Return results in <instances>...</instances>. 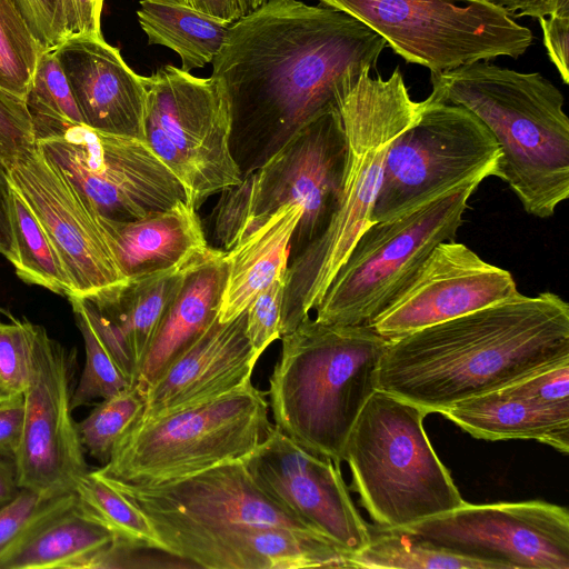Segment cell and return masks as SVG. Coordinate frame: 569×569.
I'll use <instances>...</instances> for the list:
<instances>
[{"instance_id":"cell-47","label":"cell","mask_w":569,"mask_h":569,"mask_svg":"<svg viewBox=\"0 0 569 569\" xmlns=\"http://www.w3.org/2000/svg\"><path fill=\"white\" fill-rule=\"evenodd\" d=\"M20 491L16 463L0 458V508L9 503Z\"/></svg>"},{"instance_id":"cell-17","label":"cell","mask_w":569,"mask_h":569,"mask_svg":"<svg viewBox=\"0 0 569 569\" xmlns=\"http://www.w3.org/2000/svg\"><path fill=\"white\" fill-rule=\"evenodd\" d=\"M11 187L56 248L73 296L87 297L127 280L98 213L36 144L8 168ZM71 297V298H72Z\"/></svg>"},{"instance_id":"cell-7","label":"cell","mask_w":569,"mask_h":569,"mask_svg":"<svg viewBox=\"0 0 569 569\" xmlns=\"http://www.w3.org/2000/svg\"><path fill=\"white\" fill-rule=\"evenodd\" d=\"M267 392L251 381L171 413L137 420L109 461L93 472L131 485H157L204 471L252 452L274 425Z\"/></svg>"},{"instance_id":"cell-22","label":"cell","mask_w":569,"mask_h":569,"mask_svg":"<svg viewBox=\"0 0 569 569\" xmlns=\"http://www.w3.org/2000/svg\"><path fill=\"white\" fill-rule=\"evenodd\" d=\"M82 123L146 140V77L136 73L102 36L73 34L52 48Z\"/></svg>"},{"instance_id":"cell-39","label":"cell","mask_w":569,"mask_h":569,"mask_svg":"<svg viewBox=\"0 0 569 569\" xmlns=\"http://www.w3.org/2000/svg\"><path fill=\"white\" fill-rule=\"evenodd\" d=\"M33 146L32 119L26 102L0 90V161L9 168Z\"/></svg>"},{"instance_id":"cell-2","label":"cell","mask_w":569,"mask_h":569,"mask_svg":"<svg viewBox=\"0 0 569 569\" xmlns=\"http://www.w3.org/2000/svg\"><path fill=\"white\" fill-rule=\"evenodd\" d=\"M569 360V305L543 291L389 339L377 390L428 413Z\"/></svg>"},{"instance_id":"cell-38","label":"cell","mask_w":569,"mask_h":569,"mask_svg":"<svg viewBox=\"0 0 569 569\" xmlns=\"http://www.w3.org/2000/svg\"><path fill=\"white\" fill-rule=\"evenodd\" d=\"M30 329L28 320L0 322V382L11 395L23 393L28 385Z\"/></svg>"},{"instance_id":"cell-36","label":"cell","mask_w":569,"mask_h":569,"mask_svg":"<svg viewBox=\"0 0 569 569\" xmlns=\"http://www.w3.org/2000/svg\"><path fill=\"white\" fill-rule=\"evenodd\" d=\"M24 102L30 113L82 123L70 84L53 49L41 52Z\"/></svg>"},{"instance_id":"cell-42","label":"cell","mask_w":569,"mask_h":569,"mask_svg":"<svg viewBox=\"0 0 569 569\" xmlns=\"http://www.w3.org/2000/svg\"><path fill=\"white\" fill-rule=\"evenodd\" d=\"M538 21L547 54L558 70L562 82L568 84L569 14H551Z\"/></svg>"},{"instance_id":"cell-51","label":"cell","mask_w":569,"mask_h":569,"mask_svg":"<svg viewBox=\"0 0 569 569\" xmlns=\"http://www.w3.org/2000/svg\"><path fill=\"white\" fill-rule=\"evenodd\" d=\"M1 401V400H0Z\"/></svg>"},{"instance_id":"cell-43","label":"cell","mask_w":569,"mask_h":569,"mask_svg":"<svg viewBox=\"0 0 569 569\" xmlns=\"http://www.w3.org/2000/svg\"><path fill=\"white\" fill-rule=\"evenodd\" d=\"M23 420V393L0 401V458L14 461L22 438Z\"/></svg>"},{"instance_id":"cell-50","label":"cell","mask_w":569,"mask_h":569,"mask_svg":"<svg viewBox=\"0 0 569 569\" xmlns=\"http://www.w3.org/2000/svg\"><path fill=\"white\" fill-rule=\"evenodd\" d=\"M0 312L8 316L11 319V321L16 319L14 317L11 316V313L8 310L3 309L2 307H0Z\"/></svg>"},{"instance_id":"cell-14","label":"cell","mask_w":569,"mask_h":569,"mask_svg":"<svg viewBox=\"0 0 569 569\" xmlns=\"http://www.w3.org/2000/svg\"><path fill=\"white\" fill-rule=\"evenodd\" d=\"M98 477L143 512L167 553L174 557L191 545L241 529L282 528L321 536L270 499L242 459L148 486Z\"/></svg>"},{"instance_id":"cell-1","label":"cell","mask_w":569,"mask_h":569,"mask_svg":"<svg viewBox=\"0 0 569 569\" xmlns=\"http://www.w3.org/2000/svg\"><path fill=\"white\" fill-rule=\"evenodd\" d=\"M387 47L358 19L300 0H268L234 21L211 77L230 102L231 151L242 178L337 109L347 78L375 69Z\"/></svg>"},{"instance_id":"cell-28","label":"cell","mask_w":569,"mask_h":569,"mask_svg":"<svg viewBox=\"0 0 569 569\" xmlns=\"http://www.w3.org/2000/svg\"><path fill=\"white\" fill-rule=\"evenodd\" d=\"M139 4L137 17L148 43L174 51L186 72L213 61L232 24L193 9L184 0H140Z\"/></svg>"},{"instance_id":"cell-9","label":"cell","mask_w":569,"mask_h":569,"mask_svg":"<svg viewBox=\"0 0 569 569\" xmlns=\"http://www.w3.org/2000/svg\"><path fill=\"white\" fill-rule=\"evenodd\" d=\"M481 182L470 181L399 218L371 223L313 309L315 320L371 328L430 252L455 240Z\"/></svg>"},{"instance_id":"cell-48","label":"cell","mask_w":569,"mask_h":569,"mask_svg":"<svg viewBox=\"0 0 569 569\" xmlns=\"http://www.w3.org/2000/svg\"><path fill=\"white\" fill-rule=\"evenodd\" d=\"M238 1L240 4L242 14L244 16V14L256 10L257 8H259L261 4H263L268 0H238Z\"/></svg>"},{"instance_id":"cell-49","label":"cell","mask_w":569,"mask_h":569,"mask_svg":"<svg viewBox=\"0 0 569 569\" xmlns=\"http://www.w3.org/2000/svg\"><path fill=\"white\" fill-rule=\"evenodd\" d=\"M10 396H12V395H11L10 392H8V391L3 388V386L1 385V382H0V400H3V399H6V398H8V397H10Z\"/></svg>"},{"instance_id":"cell-11","label":"cell","mask_w":569,"mask_h":569,"mask_svg":"<svg viewBox=\"0 0 569 569\" xmlns=\"http://www.w3.org/2000/svg\"><path fill=\"white\" fill-rule=\"evenodd\" d=\"M30 114L36 147L100 216L134 220L188 202L180 180L146 140Z\"/></svg>"},{"instance_id":"cell-21","label":"cell","mask_w":569,"mask_h":569,"mask_svg":"<svg viewBox=\"0 0 569 569\" xmlns=\"http://www.w3.org/2000/svg\"><path fill=\"white\" fill-rule=\"evenodd\" d=\"M247 311L208 328L147 387L138 420L212 400L251 381L258 361L246 333Z\"/></svg>"},{"instance_id":"cell-26","label":"cell","mask_w":569,"mask_h":569,"mask_svg":"<svg viewBox=\"0 0 569 569\" xmlns=\"http://www.w3.org/2000/svg\"><path fill=\"white\" fill-rule=\"evenodd\" d=\"M302 213L299 203L283 204L224 251L227 276L218 311L220 322L246 311L259 292L287 272Z\"/></svg>"},{"instance_id":"cell-29","label":"cell","mask_w":569,"mask_h":569,"mask_svg":"<svg viewBox=\"0 0 569 569\" xmlns=\"http://www.w3.org/2000/svg\"><path fill=\"white\" fill-rule=\"evenodd\" d=\"M350 568L500 569L493 562L433 545L409 530L385 528L371 533L368 545L351 555Z\"/></svg>"},{"instance_id":"cell-37","label":"cell","mask_w":569,"mask_h":569,"mask_svg":"<svg viewBox=\"0 0 569 569\" xmlns=\"http://www.w3.org/2000/svg\"><path fill=\"white\" fill-rule=\"evenodd\" d=\"M286 282L287 272L259 292L246 310V333L258 359L273 341L281 338Z\"/></svg>"},{"instance_id":"cell-45","label":"cell","mask_w":569,"mask_h":569,"mask_svg":"<svg viewBox=\"0 0 569 569\" xmlns=\"http://www.w3.org/2000/svg\"><path fill=\"white\" fill-rule=\"evenodd\" d=\"M11 190L8 168L0 161V253L8 260L13 256V236L10 213Z\"/></svg>"},{"instance_id":"cell-8","label":"cell","mask_w":569,"mask_h":569,"mask_svg":"<svg viewBox=\"0 0 569 569\" xmlns=\"http://www.w3.org/2000/svg\"><path fill=\"white\" fill-rule=\"evenodd\" d=\"M347 146L338 108L312 119L242 181L223 190L213 210L214 239L224 250L287 203L303 213L293 256L318 238L337 209Z\"/></svg>"},{"instance_id":"cell-35","label":"cell","mask_w":569,"mask_h":569,"mask_svg":"<svg viewBox=\"0 0 569 569\" xmlns=\"http://www.w3.org/2000/svg\"><path fill=\"white\" fill-rule=\"evenodd\" d=\"M76 493L46 496L20 488L19 493L0 508V558L23 540L42 521L70 506Z\"/></svg>"},{"instance_id":"cell-30","label":"cell","mask_w":569,"mask_h":569,"mask_svg":"<svg viewBox=\"0 0 569 569\" xmlns=\"http://www.w3.org/2000/svg\"><path fill=\"white\" fill-rule=\"evenodd\" d=\"M10 213L13 256L9 261L17 276L29 284L71 298L72 286L56 248L30 207L13 188Z\"/></svg>"},{"instance_id":"cell-3","label":"cell","mask_w":569,"mask_h":569,"mask_svg":"<svg viewBox=\"0 0 569 569\" xmlns=\"http://www.w3.org/2000/svg\"><path fill=\"white\" fill-rule=\"evenodd\" d=\"M421 107L398 67L387 79L372 77L369 69L347 78L338 102L347 146L340 199L321 234L289 260L281 336L309 317L360 234L373 223L389 147Z\"/></svg>"},{"instance_id":"cell-41","label":"cell","mask_w":569,"mask_h":569,"mask_svg":"<svg viewBox=\"0 0 569 569\" xmlns=\"http://www.w3.org/2000/svg\"><path fill=\"white\" fill-rule=\"evenodd\" d=\"M13 1L46 49H52L61 42L58 26V0Z\"/></svg>"},{"instance_id":"cell-44","label":"cell","mask_w":569,"mask_h":569,"mask_svg":"<svg viewBox=\"0 0 569 569\" xmlns=\"http://www.w3.org/2000/svg\"><path fill=\"white\" fill-rule=\"evenodd\" d=\"M513 19L530 17L541 19L551 14H569V0H485Z\"/></svg>"},{"instance_id":"cell-20","label":"cell","mask_w":569,"mask_h":569,"mask_svg":"<svg viewBox=\"0 0 569 569\" xmlns=\"http://www.w3.org/2000/svg\"><path fill=\"white\" fill-rule=\"evenodd\" d=\"M483 440L532 439L569 452V360L441 412Z\"/></svg>"},{"instance_id":"cell-34","label":"cell","mask_w":569,"mask_h":569,"mask_svg":"<svg viewBox=\"0 0 569 569\" xmlns=\"http://www.w3.org/2000/svg\"><path fill=\"white\" fill-rule=\"evenodd\" d=\"M144 399L136 386L102 399L78 423L81 443L89 455L106 465L122 435L140 418Z\"/></svg>"},{"instance_id":"cell-15","label":"cell","mask_w":569,"mask_h":569,"mask_svg":"<svg viewBox=\"0 0 569 569\" xmlns=\"http://www.w3.org/2000/svg\"><path fill=\"white\" fill-rule=\"evenodd\" d=\"M74 369V355L31 323L23 431L14 458L20 488L46 496L72 492L88 472L72 417Z\"/></svg>"},{"instance_id":"cell-33","label":"cell","mask_w":569,"mask_h":569,"mask_svg":"<svg viewBox=\"0 0 569 569\" xmlns=\"http://www.w3.org/2000/svg\"><path fill=\"white\" fill-rule=\"evenodd\" d=\"M46 48L13 0H0V90L26 100Z\"/></svg>"},{"instance_id":"cell-13","label":"cell","mask_w":569,"mask_h":569,"mask_svg":"<svg viewBox=\"0 0 569 569\" xmlns=\"http://www.w3.org/2000/svg\"><path fill=\"white\" fill-rule=\"evenodd\" d=\"M501 150L461 106L428 96L417 119L390 144L372 222L399 218L470 181L497 177Z\"/></svg>"},{"instance_id":"cell-18","label":"cell","mask_w":569,"mask_h":569,"mask_svg":"<svg viewBox=\"0 0 569 569\" xmlns=\"http://www.w3.org/2000/svg\"><path fill=\"white\" fill-rule=\"evenodd\" d=\"M242 460L270 499L340 549L353 555L370 541L340 465L329 457L303 449L273 427Z\"/></svg>"},{"instance_id":"cell-40","label":"cell","mask_w":569,"mask_h":569,"mask_svg":"<svg viewBox=\"0 0 569 569\" xmlns=\"http://www.w3.org/2000/svg\"><path fill=\"white\" fill-rule=\"evenodd\" d=\"M103 0H58V26L61 41L73 34L102 36Z\"/></svg>"},{"instance_id":"cell-4","label":"cell","mask_w":569,"mask_h":569,"mask_svg":"<svg viewBox=\"0 0 569 569\" xmlns=\"http://www.w3.org/2000/svg\"><path fill=\"white\" fill-rule=\"evenodd\" d=\"M430 97L472 112L500 150L497 178L523 210L546 219L569 197V119L565 97L539 72L475 61L430 73Z\"/></svg>"},{"instance_id":"cell-27","label":"cell","mask_w":569,"mask_h":569,"mask_svg":"<svg viewBox=\"0 0 569 569\" xmlns=\"http://www.w3.org/2000/svg\"><path fill=\"white\" fill-rule=\"evenodd\" d=\"M114 536L78 501L53 513L0 558V569L108 568Z\"/></svg>"},{"instance_id":"cell-23","label":"cell","mask_w":569,"mask_h":569,"mask_svg":"<svg viewBox=\"0 0 569 569\" xmlns=\"http://www.w3.org/2000/svg\"><path fill=\"white\" fill-rule=\"evenodd\" d=\"M192 258L181 266L128 278L119 284L81 297L133 386Z\"/></svg>"},{"instance_id":"cell-31","label":"cell","mask_w":569,"mask_h":569,"mask_svg":"<svg viewBox=\"0 0 569 569\" xmlns=\"http://www.w3.org/2000/svg\"><path fill=\"white\" fill-rule=\"evenodd\" d=\"M73 492L79 507L107 528L120 548L128 551L152 549L167 553L143 512L93 471L78 479Z\"/></svg>"},{"instance_id":"cell-5","label":"cell","mask_w":569,"mask_h":569,"mask_svg":"<svg viewBox=\"0 0 569 569\" xmlns=\"http://www.w3.org/2000/svg\"><path fill=\"white\" fill-rule=\"evenodd\" d=\"M280 339L267 392L273 425L340 465L352 426L377 390L389 339L370 327L326 325L310 316Z\"/></svg>"},{"instance_id":"cell-25","label":"cell","mask_w":569,"mask_h":569,"mask_svg":"<svg viewBox=\"0 0 569 569\" xmlns=\"http://www.w3.org/2000/svg\"><path fill=\"white\" fill-rule=\"evenodd\" d=\"M98 220L127 279L181 266L209 246L187 201L134 220Z\"/></svg>"},{"instance_id":"cell-19","label":"cell","mask_w":569,"mask_h":569,"mask_svg":"<svg viewBox=\"0 0 569 569\" xmlns=\"http://www.w3.org/2000/svg\"><path fill=\"white\" fill-rule=\"evenodd\" d=\"M511 273L463 243H439L371 323L393 339L502 302L518 293Z\"/></svg>"},{"instance_id":"cell-10","label":"cell","mask_w":569,"mask_h":569,"mask_svg":"<svg viewBox=\"0 0 569 569\" xmlns=\"http://www.w3.org/2000/svg\"><path fill=\"white\" fill-rule=\"evenodd\" d=\"M369 27L408 63L442 72L499 57L517 59L530 29L485 0H318Z\"/></svg>"},{"instance_id":"cell-46","label":"cell","mask_w":569,"mask_h":569,"mask_svg":"<svg viewBox=\"0 0 569 569\" xmlns=\"http://www.w3.org/2000/svg\"><path fill=\"white\" fill-rule=\"evenodd\" d=\"M193 9L233 23L243 14L238 0H184Z\"/></svg>"},{"instance_id":"cell-6","label":"cell","mask_w":569,"mask_h":569,"mask_svg":"<svg viewBox=\"0 0 569 569\" xmlns=\"http://www.w3.org/2000/svg\"><path fill=\"white\" fill-rule=\"evenodd\" d=\"M428 412L376 390L347 438L343 461L375 522L400 529L448 512L463 499L423 428Z\"/></svg>"},{"instance_id":"cell-32","label":"cell","mask_w":569,"mask_h":569,"mask_svg":"<svg viewBox=\"0 0 569 569\" xmlns=\"http://www.w3.org/2000/svg\"><path fill=\"white\" fill-rule=\"evenodd\" d=\"M69 301L86 350L84 367L71 400L72 409H76L96 399L109 398L133 385L82 299L72 297Z\"/></svg>"},{"instance_id":"cell-16","label":"cell","mask_w":569,"mask_h":569,"mask_svg":"<svg viewBox=\"0 0 569 569\" xmlns=\"http://www.w3.org/2000/svg\"><path fill=\"white\" fill-rule=\"evenodd\" d=\"M500 569H569V513L541 500L459 507L406 528Z\"/></svg>"},{"instance_id":"cell-12","label":"cell","mask_w":569,"mask_h":569,"mask_svg":"<svg viewBox=\"0 0 569 569\" xmlns=\"http://www.w3.org/2000/svg\"><path fill=\"white\" fill-rule=\"evenodd\" d=\"M146 141L182 183L198 210L242 181L231 151L229 99L212 77L166 64L146 77Z\"/></svg>"},{"instance_id":"cell-24","label":"cell","mask_w":569,"mask_h":569,"mask_svg":"<svg viewBox=\"0 0 569 569\" xmlns=\"http://www.w3.org/2000/svg\"><path fill=\"white\" fill-rule=\"evenodd\" d=\"M226 276L223 250L208 246L192 258L139 371L141 395L218 316Z\"/></svg>"}]
</instances>
